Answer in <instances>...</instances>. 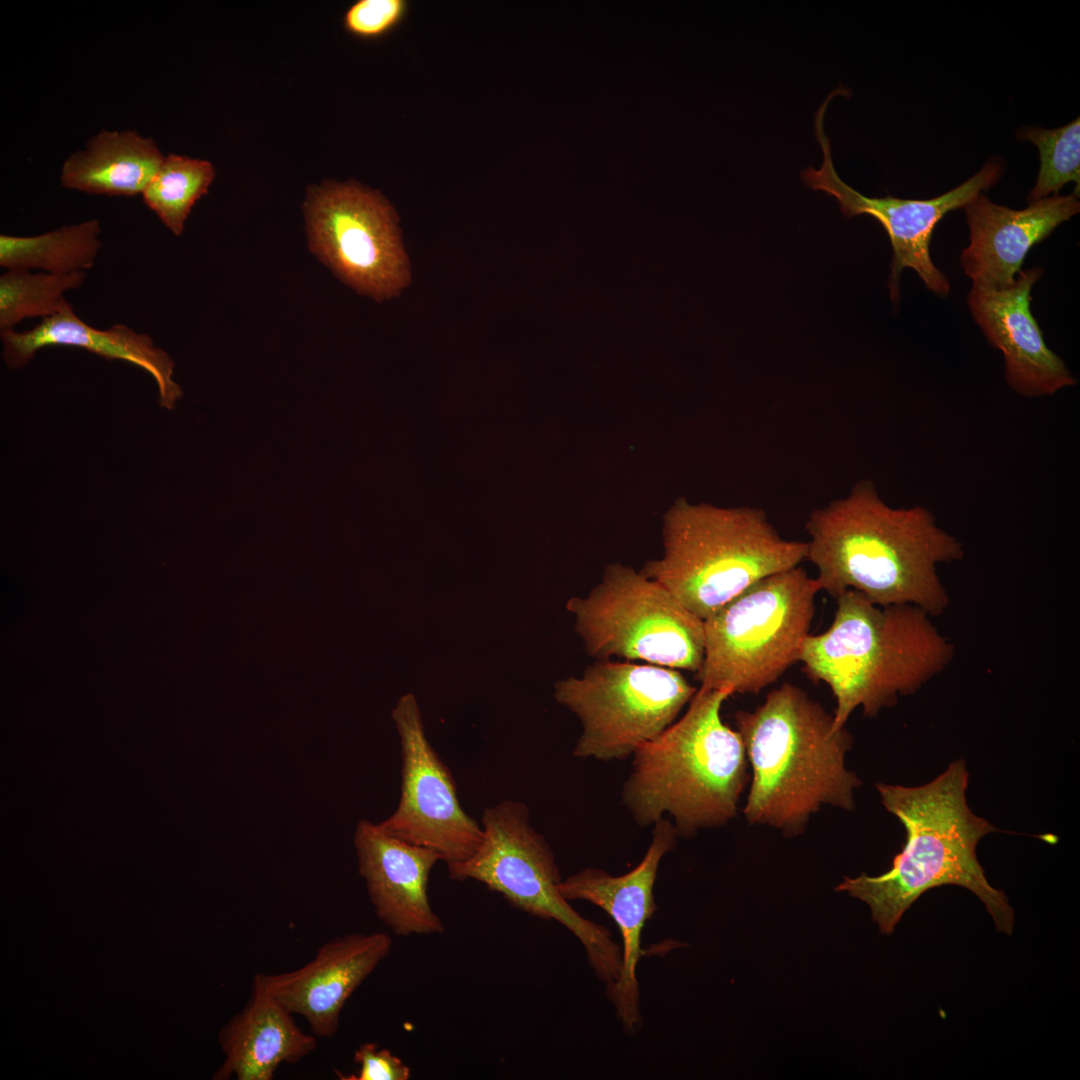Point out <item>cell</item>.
<instances>
[{
  "instance_id": "6da1fadb",
  "label": "cell",
  "mask_w": 1080,
  "mask_h": 1080,
  "mask_svg": "<svg viewBox=\"0 0 1080 1080\" xmlns=\"http://www.w3.org/2000/svg\"><path fill=\"white\" fill-rule=\"evenodd\" d=\"M805 530L806 560L817 569L820 591L837 598L855 590L878 605L911 604L931 617L948 608L937 568L961 560L963 545L928 509L893 508L864 479L814 509Z\"/></svg>"
},
{
  "instance_id": "7a4b0ae2",
  "label": "cell",
  "mask_w": 1080,
  "mask_h": 1080,
  "mask_svg": "<svg viewBox=\"0 0 1080 1080\" xmlns=\"http://www.w3.org/2000/svg\"><path fill=\"white\" fill-rule=\"evenodd\" d=\"M968 778L965 762L957 760L921 786L876 785L882 804L906 830L905 844L887 872L844 877L836 891L865 902L882 933L891 934L923 893L957 885L984 903L998 931L1011 934L1013 909L1005 893L990 885L976 855L979 841L996 828L969 808Z\"/></svg>"
},
{
  "instance_id": "3957f363",
  "label": "cell",
  "mask_w": 1080,
  "mask_h": 1080,
  "mask_svg": "<svg viewBox=\"0 0 1080 1080\" xmlns=\"http://www.w3.org/2000/svg\"><path fill=\"white\" fill-rule=\"evenodd\" d=\"M735 723L752 769L750 824L798 835L824 804L854 809L861 782L845 766L852 736L800 687L782 684L754 710L737 711Z\"/></svg>"
},
{
  "instance_id": "277c9868",
  "label": "cell",
  "mask_w": 1080,
  "mask_h": 1080,
  "mask_svg": "<svg viewBox=\"0 0 1080 1080\" xmlns=\"http://www.w3.org/2000/svg\"><path fill=\"white\" fill-rule=\"evenodd\" d=\"M835 599L831 625L805 638L799 662L812 681L832 691L838 728L858 707L874 717L894 706L899 696L919 690L954 658V645L918 606L878 605L855 590Z\"/></svg>"
},
{
  "instance_id": "5b68a950",
  "label": "cell",
  "mask_w": 1080,
  "mask_h": 1080,
  "mask_svg": "<svg viewBox=\"0 0 1080 1080\" xmlns=\"http://www.w3.org/2000/svg\"><path fill=\"white\" fill-rule=\"evenodd\" d=\"M730 696L700 687L678 721L634 752L622 796L638 824L669 814L690 836L736 815L749 774L741 735L720 715Z\"/></svg>"
},
{
  "instance_id": "8992f818",
  "label": "cell",
  "mask_w": 1080,
  "mask_h": 1080,
  "mask_svg": "<svg viewBox=\"0 0 1080 1080\" xmlns=\"http://www.w3.org/2000/svg\"><path fill=\"white\" fill-rule=\"evenodd\" d=\"M662 537V555L641 571L703 621L757 581L806 560V541L783 538L753 506L680 499L664 517Z\"/></svg>"
},
{
  "instance_id": "52a82bcc",
  "label": "cell",
  "mask_w": 1080,
  "mask_h": 1080,
  "mask_svg": "<svg viewBox=\"0 0 1080 1080\" xmlns=\"http://www.w3.org/2000/svg\"><path fill=\"white\" fill-rule=\"evenodd\" d=\"M818 582L801 567L749 586L704 620L701 688L757 694L799 662Z\"/></svg>"
},
{
  "instance_id": "ba28073f",
  "label": "cell",
  "mask_w": 1080,
  "mask_h": 1080,
  "mask_svg": "<svg viewBox=\"0 0 1080 1080\" xmlns=\"http://www.w3.org/2000/svg\"><path fill=\"white\" fill-rule=\"evenodd\" d=\"M483 840L466 861L447 867L451 879L474 880L500 894L513 907L543 920H554L583 945L589 964L606 986L622 967V948L611 932L579 914L558 889L562 881L545 837L531 826L523 802L504 800L486 807Z\"/></svg>"
},
{
  "instance_id": "9c48e42d",
  "label": "cell",
  "mask_w": 1080,
  "mask_h": 1080,
  "mask_svg": "<svg viewBox=\"0 0 1080 1080\" xmlns=\"http://www.w3.org/2000/svg\"><path fill=\"white\" fill-rule=\"evenodd\" d=\"M567 610L586 654L698 673L704 660V621L642 571L619 563L605 567L584 596Z\"/></svg>"
},
{
  "instance_id": "30bf717a",
  "label": "cell",
  "mask_w": 1080,
  "mask_h": 1080,
  "mask_svg": "<svg viewBox=\"0 0 1080 1080\" xmlns=\"http://www.w3.org/2000/svg\"><path fill=\"white\" fill-rule=\"evenodd\" d=\"M554 688L582 725L573 755L601 761L625 759L655 739L697 691L681 671L621 660H595Z\"/></svg>"
},
{
  "instance_id": "8fae6325",
  "label": "cell",
  "mask_w": 1080,
  "mask_h": 1080,
  "mask_svg": "<svg viewBox=\"0 0 1080 1080\" xmlns=\"http://www.w3.org/2000/svg\"><path fill=\"white\" fill-rule=\"evenodd\" d=\"M306 213L312 248L358 292L382 301L409 284L397 218L382 196L327 184L311 193Z\"/></svg>"
},
{
  "instance_id": "7c38bea8",
  "label": "cell",
  "mask_w": 1080,
  "mask_h": 1080,
  "mask_svg": "<svg viewBox=\"0 0 1080 1080\" xmlns=\"http://www.w3.org/2000/svg\"><path fill=\"white\" fill-rule=\"evenodd\" d=\"M837 91L829 94L814 116V131L823 153L819 169L807 167L802 181L815 191H824L835 197L846 217L870 215L887 232L892 250L891 273L888 279L890 298L899 300V282L905 268L915 270L926 287L939 296H946L950 284L946 276L933 264L929 245L936 224L950 211L963 208L983 191L991 188L1002 175V166L996 162L985 164L971 178L954 189L928 200L901 199L893 196L867 197L837 174L830 141L824 130L827 106Z\"/></svg>"
},
{
  "instance_id": "4fadbf2b",
  "label": "cell",
  "mask_w": 1080,
  "mask_h": 1080,
  "mask_svg": "<svg viewBox=\"0 0 1080 1080\" xmlns=\"http://www.w3.org/2000/svg\"><path fill=\"white\" fill-rule=\"evenodd\" d=\"M392 717L401 742L400 799L379 825L400 840L433 850L447 867L462 863L479 848L482 826L460 805L454 777L425 735L415 697H401Z\"/></svg>"
},
{
  "instance_id": "5bb4252c",
  "label": "cell",
  "mask_w": 1080,
  "mask_h": 1080,
  "mask_svg": "<svg viewBox=\"0 0 1080 1080\" xmlns=\"http://www.w3.org/2000/svg\"><path fill=\"white\" fill-rule=\"evenodd\" d=\"M677 829L668 819L654 823L651 843L641 862L631 871L613 876L586 868L562 880L558 889L566 900H585L600 907L616 923L623 942L622 967L615 982L606 986L623 1030L634 1035L643 1018L637 966L642 956V932L657 910L653 888L662 858L672 850Z\"/></svg>"
},
{
  "instance_id": "9a60e30c",
  "label": "cell",
  "mask_w": 1080,
  "mask_h": 1080,
  "mask_svg": "<svg viewBox=\"0 0 1080 1080\" xmlns=\"http://www.w3.org/2000/svg\"><path fill=\"white\" fill-rule=\"evenodd\" d=\"M1040 268L1020 271L1000 289L972 285L970 311L990 344L1004 356L1005 378L1025 397L1053 395L1077 382L1063 360L1045 343L1030 310V292L1041 277Z\"/></svg>"
},
{
  "instance_id": "2e32d148",
  "label": "cell",
  "mask_w": 1080,
  "mask_h": 1080,
  "mask_svg": "<svg viewBox=\"0 0 1080 1080\" xmlns=\"http://www.w3.org/2000/svg\"><path fill=\"white\" fill-rule=\"evenodd\" d=\"M353 843L358 873L386 927L400 936L444 932L428 896L431 871L440 861L436 852L400 840L366 819L357 823Z\"/></svg>"
},
{
  "instance_id": "e0dca14e",
  "label": "cell",
  "mask_w": 1080,
  "mask_h": 1080,
  "mask_svg": "<svg viewBox=\"0 0 1080 1080\" xmlns=\"http://www.w3.org/2000/svg\"><path fill=\"white\" fill-rule=\"evenodd\" d=\"M391 946L390 936L383 932L349 933L323 944L302 967L261 977L274 998L306 1020L313 1035L329 1038L338 1030L348 999Z\"/></svg>"
},
{
  "instance_id": "ac0fdd59",
  "label": "cell",
  "mask_w": 1080,
  "mask_h": 1080,
  "mask_svg": "<svg viewBox=\"0 0 1080 1080\" xmlns=\"http://www.w3.org/2000/svg\"><path fill=\"white\" fill-rule=\"evenodd\" d=\"M963 208L970 244L961 253V266L973 284L1000 289L1014 282L1033 245L1079 212L1080 202L1074 194L1053 195L1013 210L981 193Z\"/></svg>"
},
{
  "instance_id": "d6986e66",
  "label": "cell",
  "mask_w": 1080,
  "mask_h": 1080,
  "mask_svg": "<svg viewBox=\"0 0 1080 1080\" xmlns=\"http://www.w3.org/2000/svg\"><path fill=\"white\" fill-rule=\"evenodd\" d=\"M2 356L7 367L16 370L26 366L42 348L70 346L82 348L106 360L131 363L149 373L156 382L160 406L171 410L183 393L173 380L174 361L163 349L155 346L146 333H139L124 324L97 329L82 321L70 307L58 314L41 319L32 329L1 332Z\"/></svg>"
},
{
  "instance_id": "ffe728a7",
  "label": "cell",
  "mask_w": 1080,
  "mask_h": 1080,
  "mask_svg": "<svg viewBox=\"0 0 1080 1080\" xmlns=\"http://www.w3.org/2000/svg\"><path fill=\"white\" fill-rule=\"evenodd\" d=\"M292 1015L256 973L246 1005L219 1032L225 1059L213 1079L271 1080L281 1064L297 1063L312 1053L316 1036L303 1032Z\"/></svg>"
},
{
  "instance_id": "44dd1931",
  "label": "cell",
  "mask_w": 1080,
  "mask_h": 1080,
  "mask_svg": "<svg viewBox=\"0 0 1080 1080\" xmlns=\"http://www.w3.org/2000/svg\"><path fill=\"white\" fill-rule=\"evenodd\" d=\"M165 156L151 138L135 131H101L64 162V188L94 195L142 194Z\"/></svg>"
},
{
  "instance_id": "7402d4cb",
  "label": "cell",
  "mask_w": 1080,
  "mask_h": 1080,
  "mask_svg": "<svg viewBox=\"0 0 1080 1080\" xmlns=\"http://www.w3.org/2000/svg\"><path fill=\"white\" fill-rule=\"evenodd\" d=\"M97 219L35 236L0 235V265L7 269L69 274L93 267L102 247Z\"/></svg>"
},
{
  "instance_id": "603a6c76",
  "label": "cell",
  "mask_w": 1080,
  "mask_h": 1080,
  "mask_svg": "<svg viewBox=\"0 0 1080 1080\" xmlns=\"http://www.w3.org/2000/svg\"><path fill=\"white\" fill-rule=\"evenodd\" d=\"M214 177L210 162L169 154L141 195L165 227L180 236L193 205L207 193Z\"/></svg>"
},
{
  "instance_id": "cb8c5ba5",
  "label": "cell",
  "mask_w": 1080,
  "mask_h": 1080,
  "mask_svg": "<svg viewBox=\"0 0 1080 1080\" xmlns=\"http://www.w3.org/2000/svg\"><path fill=\"white\" fill-rule=\"evenodd\" d=\"M86 276V271L53 274L7 269L0 276V331L14 330L24 319H43L72 307L64 294L79 288Z\"/></svg>"
},
{
  "instance_id": "d4e9b609",
  "label": "cell",
  "mask_w": 1080,
  "mask_h": 1080,
  "mask_svg": "<svg viewBox=\"0 0 1080 1080\" xmlns=\"http://www.w3.org/2000/svg\"><path fill=\"white\" fill-rule=\"evenodd\" d=\"M1017 138L1034 143L1040 154V170L1036 184L1027 196L1031 202L1057 193L1069 182L1075 183L1074 195L1080 190V119L1056 129L1023 128Z\"/></svg>"
},
{
  "instance_id": "484cf974",
  "label": "cell",
  "mask_w": 1080,
  "mask_h": 1080,
  "mask_svg": "<svg viewBox=\"0 0 1080 1080\" xmlns=\"http://www.w3.org/2000/svg\"><path fill=\"white\" fill-rule=\"evenodd\" d=\"M404 0H359L347 10L346 29L362 38H376L396 27L407 12Z\"/></svg>"
},
{
  "instance_id": "4316f807",
  "label": "cell",
  "mask_w": 1080,
  "mask_h": 1080,
  "mask_svg": "<svg viewBox=\"0 0 1080 1080\" xmlns=\"http://www.w3.org/2000/svg\"><path fill=\"white\" fill-rule=\"evenodd\" d=\"M358 1072L347 1080H408L411 1069L396 1055L377 1043H362L354 1053Z\"/></svg>"
}]
</instances>
